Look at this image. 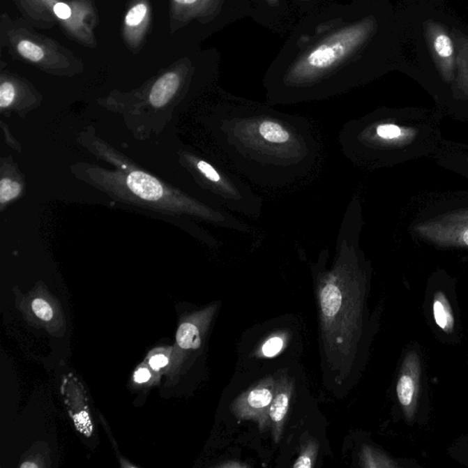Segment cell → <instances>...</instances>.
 Here are the masks:
<instances>
[{
  "label": "cell",
  "mask_w": 468,
  "mask_h": 468,
  "mask_svg": "<svg viewBox=\"0 0 468 468\" xmlns=\"http://www.w3.org/2000/svg\"><path fill=\"white\" fill-rule=\"evenodd\" d=\"M361 4L329 3L302 17L264 78L268 104L322 101L369 81L362 63L377 20Z\"/></svg>",
  "instance_id": "6da1fadb"
},
{
  "label": "cell",
  "mask_w": 468,
  "mask_h": 468,
  "mask_svg": "<svg viewBox=\"0 0 468 468\" xmlns=\"http://www.w3.org/2000/svg\"><path fill=\"white\" fill-rule=\"evenodd\" d=\"M209 123L232 166L259 186H290L319 162V142L310 121L269 104L227 97Z\"/></svg>",
  "instance_id": "7a4b0ae2"
},
{
  "label": "cell",
  "mask_w": 468,
  "mask_h": 468,
  "mask_svg": "<svg viewBox=\"0 0 468 468\" xmlns=\"http://www.w3.org/2000/svg\"><path fill=\"white\" fill-rule=\"evenodd\" d=\"M120 170L81 166L82 179L122 202L162 213L193 217L217 227L249 234L251 226L210 199H202L169 186L137 167L116 165Z\"/></svg>",
  "instance_id": "3957f363"
},
{
  "label": "cell",
  "mask_w": 468,
  "mask_h": 468,
  "mask_svg": "<svg viewBox=\"0 0 468 468\" xmlns=\"http://www.w3.org/2000/svg\"><path fill=\"white\" fill-rule=\"evenodd\" d=\"M182 167L196 186L228 211L260 218L264 201L239 176L190 150L179 153Z\"/></svg>",
  "instance_id": "277c9868"
},
{
  "label": "cell",
  "mask_w": 468,
  "mask_h": 468,
  "mask_svg": "<svg viewBox=\"0 0 468 468\" xmlns=\"http://www.w3.org/2000/svg\"><path fill=\"white\" fill-rule=\"evenodd\" d=\"M421 237L441 246L467 247L468 209L449 211L417 226Z\"/></svg>",
  "instance_id": "5b68a950"
},
{
  "label": "cell",
  "mask_w": 468,
  "mask_h": 468,
  "mask_svg": "<svg viewBox=\"0 0 468 468\" xmlns=\"http://www.w3.org/2000/svg\"><path fill=\"white\" fill-rule=\"evenodd\" d=\"M425 32L435 63L444 77L451 80L456 60L454 40L443 26L435 22L426 23Z\"/></svg>",
  "instance_id": "8992f818"
},
{
  "label": "cell",
  "mask_w": 468,
  "mask_h": 468,
  "mask_svg": "<svg viewBox=\"0 0 468 468\" xmlns=\"http://www.w3.org/2000/svg\"><path fill=\"white\" fill-rule=\"evenodd\" d=\"M181 87L178 73H167L155 82L150 91L149 102L153 107L161 108L169 104Z\"/></svg>",
  "instance_id": "52a82bcc"
},
{
  "label": "cell",
  "mask_w": 468,
  "mask_h": 468,
  "mask_svg": "<svg viewBox=\"0 0 468 468\" xmlns=\"http://www.w3.org/2000/svg\"><path fill=\"white\" fill-rule=\"evenodd\" d=\"M252 16L261 22H282L289 16L287 0H251Z\"/></svg>",
  "instance_id": "ba28073f"
},
{
  "label": "cell",
  "mask_w": 468,
  "mask_h": 468,
  "mask_svg": "<svg viewBox=\"0 0 468 468\" xmlns=\"http://www.w3.org/2000/svg\"><path fill=\"white\" fill-rule=\"evenodd\" d=\"M432 309H434V317L437 325L444 331H451L454 326V317H453L451 307L443 293H437L435 296Z\"/></svg>",
  "instance_id": "9c48e42d"
},
{
  "label": "cell",
  "mask_w": 468,
  "mask_h": 468,
  "mask_svg": "<svg viewBox=\"0 0 468 468\" xmlns=\"http://www.w3.org/2000/svg\"><path fill=\"white\" fill-rule=\"evenodd\" d=\"M455 39L456 60L455 68L458 70V81L462 86L468 89V39L458 35Z\"/></svg>",
  "instance_id": "30bf717a"
},
{
  "label": "cell",
  "mask_w": 468,
  "mask_h": 468,
  "mask_svg": "<svg viewBox=\"0 0 468 468\" xmlns=\"http://www.w3.org/2000/svg\"><path fill=\"white\" fill-rule=\"evenodd\" d=\"M176 342L183 349H197L201 346L199 329L193 323L181 324L176 332Z\"/></svg>",
  "instance_id": "8fae6325"
},
{
  "label": "cell",
  "mask_w": 468,
  "mask_h": 468,
  "mask_svg": "<svg viewBox=\"0 0 468 468\" xmlns=\"http://www.w3.org/2000/svg\"><path fill=\"white\" fill-rule=\"evenodd\" d=\"M416 385L415 382L409 373L402 375L399 379L398 384H397V394L400 402L405 407H409L413 403L415 391H416Z\"/></svg>",
  "instance_id": "7c38bea8"
},
{
  "label": "cell",
  "mask_w": 468,
  "mask_h": 468,
  "mask_svg": "<svg viewBox=\"0 0 468 468\" xmlns=\"http://www.w3.org/2000/svg\"><path fill=\"white\" fill-rule=\"evenodd\" d=\"M23 185L11 178H2L0 181V203L4 207L22 194Z\"/></svg>",
  "instance_id": "4fadbf2b"
},
{
  "label": "cell",
  "mask_w": 468,
  "mask_h": 468,
  "mask_svg": "<svg viewBox=\"0 0 468 468\" xmlns=\"http://www.w3.org/2000/svg\"><path fill=\"white\" fill-rule=\"evenodd\" d=\"M273 393L270 388L263 387L252 391L247 396L246 402L250 407L259 410L266 408L272 402Z\"/></svg>",
  "instance_id": "5bb4252c"
},
{
  "label": "cell",
  "mask_w": 468,
  "mask_h": 468,
  "mask_svg": "<svg viewBox=\"0 0 468 468\" xmlns=\"http://www.w3.org/2000/svg\"><path fill=\"white\" fill-rule=\"evenodd\" d=\"M289 405V397L287 393H280L276 395L270 408V416L273 422L279 425L282 422L287 413Z\"/></svg>",
  "instance_id": "9a60e30c"
},
{
  "label": "cell",
  "mask_w": 468,
  "mask_h": 468,
  "mask_svg": "<svg viewBox=\"0 0 468 468\" xmlns=\"http://www.w3.org/2000/svg\"><path fill=\"white\" fill-rule=\"evenodd\" d=\"M17 49V52L23 58L27 59V60L32 61V63H38V61L43 60L44 57L43 50L41 49L40 46L32 43V41L27 40L20 41Z\"/></svg>",
  "instance_id": "2e32d148"
},
{
  "label": "cell",
  "mask_w": 468,
  "mask_h": 468,
  "mask_svg": "<svg viewBox=\"0 0 468 468\" xmlns=\"http://www.w3.org/2000/svg\"><path fill=\"white\" fill-rule=\"evenodd\" d=\"M149 14V7L145 3H138L128 11L125 17V24L128 28H135L142 24Z\"/></svg>",
  "instance_id": "e0dca14e"
},
{
  "label": "cell",
  "mask_w": 468,
  "mask_h": 468,
  "mask_svg": "<svg viewBox=\"0 0 468 468\" xmlns=\"http://www.w3.org/2000/svg\"><path fill=\"white\" fill-rule=\"evenodd\" d=\"M17 90L11 82H2L0 84V108L8 109L14 104L16 100Z\"/></svg>",
  "instance_id": "ac0fdd59"
},
{
  "label": "cell",
  "mask_w": 468,
  "mask_h": 468,
  "mask_svg": "<svg viewBox=\"0 0 468 468\" xmlns=\"http://www.w3.org/2000/svg\"><path fill=\"white\" fill-rule=\"evenodd\" d=\"M31 308L34 314L43 322H50L54 317V312H52L51 305L45 300L40 299L33 300Z\"/></svg>",
  "instance_id": "d6986e66"
},
{
  "label": "cell",
  "mask_w": 468,
  "mask_h": 468,
  "mask_svg": "<svg viewBox=\"0 0 468 468\" xmlns=\"http://www.w3.org/2000/svg\"><path fill=\"white\" fill-rule=\"evenodd\" d=\"M292 1L294 7L299 8L300 13H303V17L329 4L328 0H292Z\"/></svg>",
  "instance_id": "ffe728a7"
},
{
  "label": "cell",
  "mask_w": 468,
  "mask_h": 468,
  "mask_svg": "<svg viewBox=\"0 0 468 468\" xmlns=\"http://www.w3.org/2000/svg\"><path fill=\"white\" fill-rule=\"evenodd\" d=\"M284 342L281 338L275 337L270 338L263 347V353L266 357H273L278 354L282 348Z\"/></svg>",
  "instance_id": "44dd1931"
},
{
  "label": "cell",
  "mask_w": 468,
  "mask_h": 468,
  "mask_svg": "<svg viewBox=\"0 0 468 468\" xmlns=\"http://www.w3.org/2000/svg\"><path fill=\"white\" fill-rule=\"evenodd\" d=\"M55 16L61 20H69L72 17V10L63 2L56 3L54 7Z\"/></svg>",
  "instance_id": "7402d4cb"
},
{
  "label": "cell",
  "mask_w": 468,
  "mask_h": 468,
  "mask_svg": "<svg viewBox=\"0 0 468 468\" xmlns=\"http://www.w3.org/2000/svg\"><path fill=\"white\" fill-rule=\"evenodd\" d=\"M167 363H169V360H167L166 356L161 354L153 356V357L150 358L149 361L150 367H151L153 370H160L161 368L167 366Z\"/></svg>",
  "instance_id": "603a6c76"
},
{
  "label": "cell",
  "mask_w": 468,
  "mask_h": 468,
  "mask_svg": "<svg viewBox=\"0 0 468 468\" xmlns=\"http://www.w3.org/2000/svg\"><path fill=\"white\" fill-rule=\"evenodd\" d=\"M150 377H151V375H150L149 370L146 368H141L135 373L134 379L137 384H144V382L149 381Z\"/></svg>",
  "instance_id": "cb8c5ba5"
},
{
  "label": "cell",
  "mask_w": 468,
  "mask_h": 468,
  "mask_svg": "<svg viewBox=\"0 0 468 468\" xmlns=\"http://www.w3.org/2000/svg\"><path fill=\"white\" fill-rule=\"evenodd\" d=\"M312 462L310 456L307 455H303L297 459L296 464L294 465V467H304L308 468L311 467Z\"/></svg>",
  "instance_id": "d4e9b609"
},
{
  "label": "cell",
  "mask_w": 468,
  "mask_h": 468,
  "mask_svg": "<svg viewBox=\"0 0 468 468\" xmlns=\"http://www.w3.org/2000/svg\"><path fill=\"white\" fill-rule=\"evenodd\" d=\"M36 464H32V463H24L22 465H20V467L24 468V467H37Z\"/></svg>",
  "instance_id": "484cf974"
}]
</instances>
